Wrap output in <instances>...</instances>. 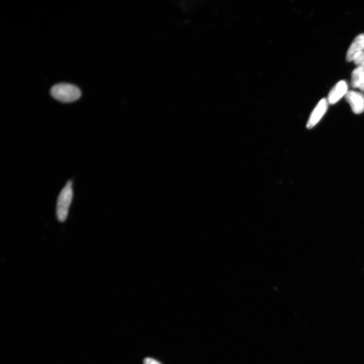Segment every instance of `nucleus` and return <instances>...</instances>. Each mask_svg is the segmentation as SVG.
Here are the masks:
<instances>
[{
    "mask_svg": "<svg viewBox=\"0 0 364 364\" xmlns=\"http://www.w3.org/2000/svg\"><path fill=\"white\" fill-rule=\"evenodd\" d=\"M328 105L326 98H323L319 102L311 114L307 125V128H313L322 119L328 109Z\"/></svg>",
    "mask_w": 364,
    "mask_h": 364,
    "instance_id": "4",
    "label": "nucleus"
},
{
    "mask_svg": "<svg viewBox=\"0 0 364 364\" xmlns=\"http://www.w3.org/2000/svg\"><path fill=\"white\" fill-rule=\"evenodd\" d=\"M345 98L354 113L359 114L364 111L363 93L353 90L348 91Z\"/></svg>",
    "mask_w": 364,
    "mask_h": 364,
    "instance_id": "3",
    "label": "nucleus"
},
{
    "mask_svg": "<svg viewBox=\"0 0 364 364\" xmlns=\"http://www.w3.org/2000/svg\"><path fill=\"white\" fill-rule=\"evenodd\" d=\"M348 92V86L345 81L339 82L331 89L328 96L327 101L329 105H334L339 102Z\"/></svg>",
    "mask_w": 364,
    "mask_h": 364,
    "instance_id": "5",
    "label": "nucleus"
},
{
    "mask_svg": "<svg viewBox=\"0 0 364 364\" xmlns=\"http://www.w3.org/2000/svg\"><path fill=\"white\" fill-rule=\"evenodd\" d=\"M353 62L357 67L364 69V51L358 54L355 58Z\"/></svg>",
    "mask_w": 364,
    "mask_h": 364,
    "instance_id": "8",
    "label": "nucleus"
},
{
    "mask_svg": "<svg viewBox=\"0 0 364 364\" xmlns=\"http://www.w3.org/2000/svg\"><path fill=\"white\" fill-rule=\"evenodd\" d=\"M144 364H161L157 361L150 358H145L143 361Z\"/></svg>",
    "mask_w": 364,
    "mask_h": 364,
    "instance_id": "9",
    "label": "nucleus"
},
{
    "mask_svg": "<svg viewBox=\"0 0 364 364\" xmlns=\"http://www.w3.org/2000/svg\"><path fill=\"white\" fill-rule=\"evenodd\" d=\"M351 86L364 93V69L357 67L352 73Z\"/></svg>",
    "mask_w": 364,
    "mask_h": 364,
    "instance_id": "7",
    "label": "nucleus"
},
{
    "mask_svg": "<svg viewBox=\"0 0 364 364\" xmlns=\"http://www.w3.org/2000/svg\"><path fill=\"white\" fill-rule=\"evenodd\" d=\"M50 93L56 100L66 104L78 100L81 96V92L78 87L66 83L54 85L52 86Z\"/></svg>",
    "mask_w": 364,
    "mask_h": 364,
    "instance_id": "1",
    "label": "nucleus"
},
{
    "mask_svg": "<svg viewBox=\"0 0 364 364\" xmlns=\"http://www.w3.org/2000/svg\"><path fill=\"white\" fill-rule=\"evenodd\" d=\"M72 197V182L69 181L63 189L57 200V216L58 220L61 222L65 221L67 218Z\"/></svg>",
    "mask_w": 364,
    "mask_h": 364,
    "instance_id": "2",
    "label": "nucleus"
},
{
    "mask_svg": "<svg viewBox=\"0 0 364 364\" xmlns=\"http://www.w3.org/2000/svg\"><path fill=\"white\" fill-rule=\"evenodd\" d=\"M364 51V34L357 36L349 46L346 55L348 62H353L356 56Z\"/></svg>",
    "mask_w": 364,
    "mask_h": 364,
    "instance_id": "6",
    "label": "nucleus"
}]
</instances>
